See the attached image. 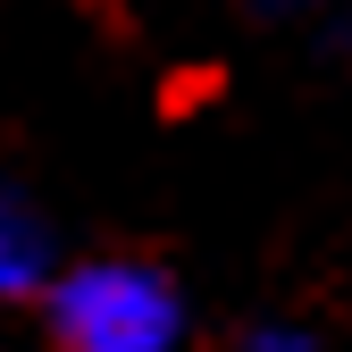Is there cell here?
Wrapping results in <instances>:
<instances>
[{
	"label": "cell",
	"mask_w": 352,
	"mask_h": 352,
	"mask_svg": "<svg viewBox=\"0 0 352 352\" xmlns=\"http://www.w3.org/2000/svg\"><path fill=\"white\" fill-rule=\"evenodd\" d=\"M34 302L51 327V352H176L185 344V294L143 252H101L76 269H51Z\"/></svg>",
	"instance_id": "6da1fadb"
},
{
	"label": "cell",
	"mask_w": 352,
	"mask_h": 352,
	"mask_svg": "<svg viewBox=\"0 0 352 352\" xmlns=\"http://www.w3.org/2000/svg\"><path fill=\"white\" fill-rule=\"evenodd\" d=\"M59 252H51V227L34 218V201L17 185H0V302H34L51 285Z\"/></svg>",
	"instance_id": "7a4b0ae2"
},
{
	"label": "cell",
	"mask_w": 352,
	"mask_h": 352,
	"mask_svg": "<svg viewBox=\"0 0 352 352\" xmlns=\"http://www.w3.org/2000/svg\"><path fill=\"white\" fill-rule=\"evenodd\" d=\"M227 352H319V336L294 327V319H252V327H235Z\"/></svg>",
	"instance_id": "3957f363"
}]
</instances>
